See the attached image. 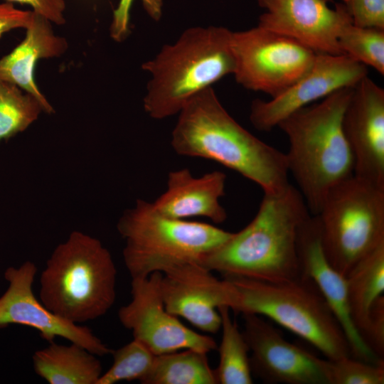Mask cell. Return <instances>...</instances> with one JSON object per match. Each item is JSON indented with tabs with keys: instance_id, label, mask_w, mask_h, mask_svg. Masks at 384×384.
<instances>
[{
	"instance_id": "44dd1931",
	"label": "cell",
	"mask_w": 384,
	"mask_h": 384,
	"mask_svg": "<svg viewBox=\"0 0 384 384\" xmlns=\"http://www.w3.org/2000/svg\"><path fill=\"white\" fill-rule=\"evenodd\" d=\"M346 278L350 315L363 339L370 311L376 301L383 296L384 242L361 260Z\"/></svg>"
},
{
	"instance_id": "6da1fadb",
	"label": "cell",
	"mask_w": 384,
	"mask_h": 384,
	"mask_svg": "<svg viewBox=\"0 0 384 384\" xmlns=\"http://www.w3.org/2000/svg\"><path fill=\"white\" fill-rule=\"evenodd\" d=\"M310 215L303 196L290 183L280 190L265 192L251 222L233 233L201 264L223 277L271 282L293 279L301 274L299 231Z\"/></svg>"
},
{
	"instance_id": "2e32d148",
	"label": "cell",
	"mask_w": 384,
	"mask_h": 384,
	"mask_svg": "<svg viewBox=\"0 0 384 384\" xmlns=\"http://www.w3.org/2000/svg\"><path fill=\"white\" fill-rule=\"evenodd\" d=\"M342 126L353 175L384 188V90L368 75L353 87Z\"/></svg>"
},
{
	"instance_id": "5b68a950",
	"label": "cell",
	"mask_w": 384,
	"mask_h": 384,
	"mask_svg": "<svg viewBox=\"0 0 384 384\" xmlns=\"http://www.w3.org/2000/svg\"><path fill=\"white\" fill-rule=\"evenodd\" d=\"M116 279L109 250L98 239L73 231L46 262L40 276V301L70 322L95 320L113 306Z\"/></svg>"
},
{
	"instance_id": "30bf717a",
	"label": "cell",
	"mask_w": 384,
	"mask_h": 384,
	"mask_svg": "<svg viewBox=\"0 0 384 384\" xmlns=\"http://www.w3.org/2000/svg\"><path fill=\"white\" fill-rule=\"evenodd\" d=\"M161 276V272H154L132 279V299L118 311L122 325L156 356L183 349L205 353L217 349L212 337L193 331L166 309L160 288Z\"/></svg>"
},
{
	"instance_id": "8fae6325",
	"label": "cell",
	"mask_w": 384,
	"mask_h": 384,
	"mask_svg": "<svg viewBox=\"0 0 384 384\" xmlns=\"http://www.w3.org/2000/svg\"><path fill=\"white\" fill-rule=\"evenodd\" d=\"M242 315L252 375L266 383L331 384L329 359L289 342L262 316Z\"/></svg>"
},
{
	"instance_id": "7c38bea8",
	"label": "cell",
	"mask_w": 384,
	"mask_h": 384,
	"mask_svg": "<svg viewBox=\"0 0 384 384\" xmlns=\"http://www.w3.org/2000/svg\"><path fill=\"white\" fill-rule=\"evenodd\" d=\"M368 75V68L346 55L316 53L309 70L268 101L254 100L250 120L259 131L277 127L296 110L343 87H354Z\"/></svg>"
},
{
	"instance_id": "83f0119b",
	"label": "cell",
	"mask_w": 384,
	"mask_h": 384,
	"mask_svg": "<svg viewBox=\"0 0 384 384\" xmlns=\"http://www.w3.org/2000/svg\"><path fill=\"white\" fill-rule=\"evenodd\" d=\"M353 24L384 29V0H344Z\"/></svg>"
},
{
	"instance_id": "ac0fdd59",
	"label": "cell",
	"mask_w": 384,
	"mask_h": 384,
	"mask_svg": "<svg viewBox=\"0 0 384 384\" xmlns=\"http://www.w3.org/2000/svg\"><path fill=\"white\" fill-rule=\"evenodd\" d=\"M225 174L219 171L200 177L193 176L188 169L171 171L166 191L152 203L166 217H205L222 223L227 218L225 209L220 203L225 195Z\"/></svg>"
},
{
	"instance_id": "ffe728a7",
	"label": "cell",
	"mask_w": 384,
	"mask_h": 384,
	"mask_svg": "<svg viewBox=\"0 0 384 384\" xmlns=\"http://www.w3.org/2000/svg\"><path fill=\"white\" fill-rule=\"evenodd\" d=\"M97 356L75 343L54 341L33 355L35 373L49 384H97L102 374Z\"/></svg>"
},
{
	"instance_id": "484cf974",
	"label": "cell",
	"mask_w": 384,
	"mask_h": 384,
	"mask_svg": "<svg viewBox=\"0 0 384 384\" xmlns=\"http://www.w3.org/2000/svg\"><path fill=\"white\" fill-rule=\"evenodd\" d=\"M113 363L102 374L97 384H114L137 380L142 382L149 374L156 355L140 341H132L112 350Z\"/></svg>"
},
{
	"instance_id": "4dcf8cb0",
	"label": "cell",
	"mask_w": 384,
	"mask_h": 384,
	"mask_svg": "<svg viewBox=\"0 0 384 384\" xmlns=\"http://www.w3.org/2000/svg\"><path fill=\"white\" fill-rule=\"evenodd\" d=\"M11 3L27 4L32 7L33 11L45 17L51 23L58 25L65 22L64 0H6Z\"/></svg>"
},
{
	"instance_id": "d6986e66",
	"label": "cell",
	"mask_w": 384,
	"mask_h": 384,
	"mask_svg": "<svg viewBox=\"0 0 384 384\" xmlns=\"http://www.w3.org/2000/svg\"><path fill=\"white\" fill-rule=\"evenodd\" d=\"M26 30L23 40L0 58V80L36 97L44 112L50 114L54 110L36 84L34 69L39 60L63 55L68 43L65 38L54 33L50 21L34 11L32 22Z\"/></svg>"
},
{
	"instance_id": "9a60e30c",
	"label": "cell",
	"mask_w": 384,
	"mask_h": 384,
	"mask_svg": "<svg viewBox=\"0 0 384 384\" xmlns=\"http://www.w3.org/2000/svg\"><path fill=\"white\" fill-rule=\"evenodd\" d=\"M330 0H258L265 12L259 26L292 38L316 53L342 54L338 38L352 22L344 4L329 6Z\"/></svg>"
},
{
	"instance_id": "7a4b0ae2",
	"label": "cell",
	"mask_w": 384,
	"mask_h": 384,
	"mask_svg": "<svg viewBox=\"0 0 384 384\" xmlns=\"http://www.w3.org/2000/svg\"><path fill=\"white\" fill-rule=\"evenodd\" d=\"M178 114L171 135L178 154L216 161L257 183L263 193L289 183L284 153L237 122L212 87L193 97Z\"/></svg>"
},
{
	"instance_id": "4fadbf2b",
	"label": "cell",
	"mask_w": 384,
	"mask_h": 384,
	"mask_svg": "<svg viewBox=\"0 0 384 384\" xmlns=\"http://www.w3.org/2000/svg\"><path fill=\"white\" fill-rule=\"evenodd\" d=\"M36 272L37 267L31 261L24 262L18 267L6 269L4 278L9 287L0 297V326L24 325L38 331L49 343L62 337L97 356L111 354L112 350L90 329L63 319L36 299L33 290Z\"/></svg>"
},
{
	"instance_id": "1f68e13d",
	"label": "cell",
	"mask_w": 384,
	"mask_h": 384,
	"mask_svg": "<svg viewBox=\"0 0 384 384\" xmlns=\"http://www.w3.org/2000/svg\"><path fill=\"white\" fill-rule=\"evenodd\" d=\"M133 0H121L114 12L116 28H124L128 21L129 11ZM149 13L157 15L160 11L161 0H142Z\"/></svg>"
},
{
	"instance_id": "cb8c5ba5",
	"label": "cell",
	"mask_w": 384,
	"mask_h": 384,
	"mask_svg": "<svg viewBox=\"0 0 384 384\" xmlns=\"http://www.w3.org/2000/svg\"><path fill=\"white\" fill-rule=\"evenodd\" d=\"M42 112L43 105L36 97L0 80V143L25 131Z\"/></svg>"
},
{
	"instance_id": "8992f818",
	"label": "cell",
	"mask_w": 384,
	"mask_h": 384,
	"mask_svg": "<svg viewBox=\"0 0 384 384\" xmlns=\"http://www.w3.org/2000/svg\"><path fill=\"white\" fill-rule=\"evenodd\" d=\"M117 228L125 241L123 259L132 279L201 263L233 234L210 224L166 217L141 199L124 212Z\"/></svg>"
},
{
	"instance_id": "9c48e42d",
	"label": "cell",
	"mask_w": 384,
	"mask_h": 384,
	"mask_svg": "<svg viewBox=\"0 0 384 384\" xmlns=\"http://www.w3.org/2000/svg\"><path fill=\"white\" fill-rule=\"evenodd\" d=\"M238 84L274 97L304 75L316 53L299 41L259 25L232 33Z\"/></svg>"
},
{
	"instance_id": "ba28073f",
	"label": "cell",
	"mask_w": 384,
	"mask_h": 384,
	"mask_svg": "<svg viewBox=\"0 0 384 384\" xmlns=\"http://www.w3.org/2000/svg\"><path fill=\"white\" fill-rule=\"evenodd\" d=\"M314 215L326 258L346 277L384 242V188L353 175L329 191Z\"/></svg>"
},
{
	"instance_id": "4316f807",
	"label": "cell",
	"mask_w": 384,
	"mask_h": 384,
	"mask_svg": "<svg viewBox=\"0 0 384 384\" xmlns=\"http://www.w3.org/2000/svg\"><path fill=\"white\" fill-rule=\"evenodd\" d=\"M330 361L331 384H383L384 362L368 363L352 356Z\"/></svg>"
},
{
	"instance_id": "277c9868",
	"label": "cell",
	"mask_w": 384,
	"mask_h": 384,
	"mask_svg": "<svg viewBox=\"0 0 384 384\" xmlns=\"http://www.w3.org/2000/svg\"><path fill=\"white\" fill-rule=\"evenodd\" d=\"M232 33L222 26L188 28L144 63L142 68L151 75L144 98L146 112L156 119L178 114L196 95L233 75Z\"/></svg>"
},
{
	"instance_id": "603a6c76",
	"label": "cell",
	"mask_w": 384,
	"mask_h": 384,
	"mask_svg": "<svg viewBox=\"0 0 384 384\" xmlns=\"http://www.w3.org/2000/svg\"><path fill=\"white\" fill-rule=\"evenodd\" d=\"M230 308L221 306L222 338L219 351V363L215 373L218 384H252V373L249 348L240 331L231 319Z\"/></svg>"
},
{
	"instance_id": "d4e9b609",
	"label": "cell",
	"mask_w": 384,
	"mask_h": 384,
	"mask_svg": "<svg viewBox=\"0 0 384 384\" xmlns=\"http://www.w3.org/2000/svg\"><path fill=\"white\" fill-rule=\"evenodd\" d=\"M338 43L343 55L384 75V29L357 26L348 23Z\"/></svg>"
},
{
	"instance_id": "f1b7e54d",
	"label": "cell",
	"mask_w": 384,
	"mask_h": 384,
	"mask_svg": "<svg viewBox=\"0 0 384 384\" xmlns=\"http://www.w3.org/2000/svg\"><path fill=\"white\" fill-rule=\"evenodd\" d=\"M363 340L372 353L380 360L384 355V297H380L373 306Z\"/></svg>"
},
{
	"instance_id": "e0dca14e",
	"label": "cell",
	"mask_w": 384,
	"mask_h": 384,
	"mask_svg": "<svg viewBox=\"0 0 384 384\" xmlns=\"http://www.w3.org/2000/svg\"><path fill=\"white\" fill-rule=\"evenodd\" d=\"M297 251L301 272L313 281L329 304L345 334L351 356L368 363L380 362L381 360L368 348L352 321L346 278L331 265L325 255L316 215L311 214L303 223Z\"/></svg>"
},
{
	"instance_id": "f546056e",
	"label": "cell",
	"mask_w": 384,
	"mask_h": 384,
	"mask_svg": "<svg viewBox=\"0 0 384 384\" xmlns=\"http://www.w3.org/2000/svg\"><path fill=\"white\" fill-rule=\"evenodd\" d=\"M33 16V11L18 9L9 1L0 3V38L13 29H26L31 23Z\"/></svg>"
},
{
	"instance_id": "52a82bcc",
	"label": "cell",
	"mask_w": 384,
	"mask_h": 384,
	"mask_svg": "<svg viewBox=\"0 0 384 384\" xmlns=\"http://www.w3.org/2000/svg\"><path fill=\"white\" fill-rule=\"evenodd\" d=\"M235 291L232 310L265 316L334 361L351 356L345 334L313 281L302 272L293 279L271 282L223 277Z\"/></svg>"
},
{
	"instance_id": "7402d4cb",
	"label": "cell",
	"mask_w": 384,
	"mask_h": 384,
	"mask_svg": "<svg viewBox=\"0 0 384 384\" xmlns=\"http://www.w3.org/2000/svg\"><path fill=\"white\" fill-rule=\"evenodd\" d=\"M143 384H218L207 353L183 349L155 356Z\"/></svg>"
},
{
	"instance_id": "5bb4252c",
	"label": "cell",
	"mask_w": 384,
	"mask_h": 384,
	"mask_svg": "<svg viewBox=\"0 0 384 384\" xmlns=\"http://www.w3.org/2000/svg\"><path fill=\"white\" fill-rule=\"evenodd\" d=\"M200 262L177 266L162 273L160 288L166 309L209 334L220 329L218 308L231 309L234 288L225 278L219 279Z\"/></svg>"
},
{
	"instance_id": "3957f363",
	"label": "cell",
	"mask_w": 384,
	"mask_h": 384,
	"mask_svg": "<svg viewBox=\"0 0 384 384\" xmlns=\"http://www.w3.org/2000/svg\"><path fill=\"white\" fill-rule=\"evenodd\" d=\"M353 88H341L277 124L288 140L289 174L311 215L318 213L332 187L353 175V157L342 126Z\"/></svg>"
}]
</instances>
